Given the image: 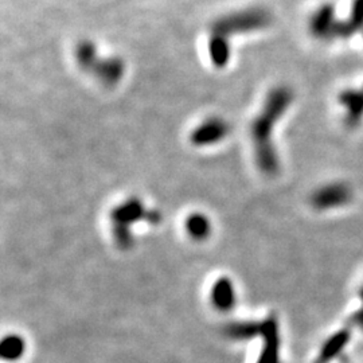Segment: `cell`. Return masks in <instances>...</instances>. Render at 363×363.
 <instances>
[{
  "label": "cell",
  "mask_w": 363,
  "mask_h": 363,
  "mask_svg": "<svg viewBox=\"0 0 363 363\" xmlns=\"http://www.w3.org/2000/svg\"><path fill=\"white\" fill-rule=\"evenodd\" d=\"M353 198V193L348 186L343 183H331L319 188L314 195L311 203L318 210H330L347 204Z\"/></svg>",
  "instance_id": "obj_5"
},
{
  "label": "cell",
  "mask_w": 363,
  "mask_h": 363,
  "mask_svg": "<svg viewBox=\"0 0 363 363\" xmlns=\"http://www.w3.org/2000/svg\"><path fill=\"white\" fill-rule=\"evenodd\" d=\"M358 31H363V0L353 1L350 18L338 22L334 33V40H347Z\"/></svg>",
  "instance_id": "obj_10"
},
{
  "label": "cell",
  "mask_w": 363,
  "mask_h": 363,
  "mask_svg": "<svg viewBox=\"0 0 363 363\" xmlns=\"http://www.w3.org/2000/svg\"><path fill=\"white\" fill-rule=\"evenodd\" d=\"M230 131V125L220 118L203 121L190 135V141L197 147H207L223 140Z\"/></svg>",
  "instance_id": "obj_6"
},
{
  "label": "cell",
  "mask_w": 363,
  "mask_h": 363,
  "mask_svg": "<svg viewBox=\"0 0 363 363\" xmlns=\"http://www.w3.org/2000/svg\"><path fill=\"white\" fill-rule=\"evenodd\" d=\"M24 351V342L23 339L17 337V335H11V337H6L1 343V357L4 360H18L20 355Z\"/></svg>",
  "instance_id": "obj_14"
},
{
  "label": "cell",
  "mask_w": 363,
  "mask_h": 363,
  "mask_svg": "<svg viewBox=\"0 0 363 363\" xmlns=\"http://www.w3.org/2000/svg\"><path fill=\"white\" fill-rule=\"evenodd\" d=\"M211 302L220 311H230L236 304V291L233 282L227 277H221L211 288Z\"/></svg>",
  "instance_id": "obj_11"
},
{
  "label": "cell",
  "mask_w": 363,
  "mask_h": 363,
  "mask_svg": "<svg viewBox=\"0 0 363 363\" xmlns=\"http://www.w3.org/2000/svg\"><path fill=\"white\" fill-rule=\"evenodd\" d=\"M186 229H187V233L194 240L201 241V240H206L210 236L211 223L206 216H203L201 213H194L187 218Z\"/></svg>",
  "instance_id": "obj_13"
},
{
  "label": "cell",
  "mask_w": 363,
  "mask_h": 363,
  "mask_svg": "<svg viewBox=\"0 0 363 363\" xmlns=\"http://www.w3.org/2000/svg\"><path fill=\"white\" fill-rule=\"evenodd\" d=\"M272 23V15L262 7L243 8L214 20L209 30L207 50L211 63L222 69L232 56V38L261 31Z\"/></svg>",
  "instance_id": "obj_1"
},
{
  "label": "cell",
  "mask_w": 363,
  "mask_h": 363,
  "mask_svg": "<svg viewBox=\"0 0 363 363\" xmlns=\"http://www.w3.org/2000/svg\"><path fill=\"white\" fill-rule=\"evenodd\" d=\"M339 20L335 18V8L332 4H322L309 18L308 29L316 40H332Z\"/></svg>",
  "instance_id": "obj_7"
},
{
  "label": "cell",
  "mask_w": 363,
  "mask_h": 363,
  "mask_svg": "<svg viewBox=\"0 0 363 363\" xmlns=\"http://www.w3.org/2000/svg\"><path fill=\"white\" fill-rule=\"evenodd\" d=\"M361 299H362V300H363V288H362V291H361Z\"/></svg>",
  "instance_id": "obj_16"
},
{
  "label": "cell",
  "mask_w": 363,
  "mask_h": 363,
  "mask_svg": "<svg viewBox=\"0 0 363 363\" xmlns=\"http://www.w3.org/2000/svg\"><path fill=\"white\" fill-rule=\"evenodd\" d=\"M293 100V92L287 86L273 88L262 105L260 113L252 125V140L255 158L260 171L266 175H273L279 171V159L273 145L272 135L277 120Z\"/></svg>",
  "instance_id": "obj_2"
},
{
  "label": "cell",
  "mask_w": 363,
  "mask_h": 363,
  "mask_svg": "<svg viewBox=\"0 0 363 363\" xmlns=\"http://www.w3.org/2000/svg\"><path fill=\"white\" fill-rule=\"evenodd\" d=\"M260 335L264 338L261 355L257 363H279V327L275 318L261 322Z\"/></svg>",
  "instance_id": "obj_8"
},
{
  "label": "cell",
  "mask_w": 363,
  "mask_h": 363,
  "mask_svg": "<svg viewBox=\"0 0 363 363\" xmlns=\"http://www.w3.org/2000/svg\"><path fill=\"white\" fill-rule=\"evenodd\" d=\"M74 57L83 72L93 74L106 86L119 83L125 73V63L120 57H101L97 46L92 40H80Z\"/></svg>",
  "instance_id": "obj_4"
},
{
  "label": "cell",
  "mask_w": 363,
  "mask_h": 363,
  "mask_svg": "<svg viewBox=\"0 0 363 363\" xmlns=\"http://www.w3.org/2000/svg\"><path fill=\"white\" fill-rule=\"evenodd\" d=\"M348 341H350V332L347 330L339 331L338 334L331 337L327 342L324 343L318 363H327L334 357H337Z\"/></svg>",
  "instance_id": "obj_12"
},
{
  "label": "cell",
  "mask_w": 363,
  "mask_h": 363,
  "mask_svg": "<svg viewBox=\"0 0 363 363\" xmlns=\"http://www.w3.org/2000/svg\"><path fill=\"white\" fill-rule=\"evenodd\" d=\"M141 220L156 225L161 221V213L158 210H147L139 198H129L112 210V233L120 249H129L132 246V226Z\"/></svg>",
  "instance_id": "obj_3"
},
{
  "label": "cell",
  "mask_w": 363,
  "mask_h": 363,
  "mask_svg": "<svg viewBox=\"0 0 363 363\" xmlns=\"http://www.w3.org/2000/svg\"><path fill=\"white\" fill-rule=\"evenodd\" d=\"M339 101L347 109L346 124L351 128L358 127L363 119V89L362 90H344L339 96Z\"/></svg>",
  "instance_id": "obj_9"
},
{
  "label": "cell",
  "mask_w": 363,
  "mask_h": 363,
  "mask_svg": "<svg viewBox=\"0 0 363 363\" xmlns=\"http://www.w3.org/2000/svg\"><path fill=\"white\" fill-rule=\"evenodd\" d=\"M351 322L354 323L355 325L361 327V328L363 330V308L353 315V318H351Z\"/></svg>",
  "instance_id": "obj_15"
}]
</instances>
